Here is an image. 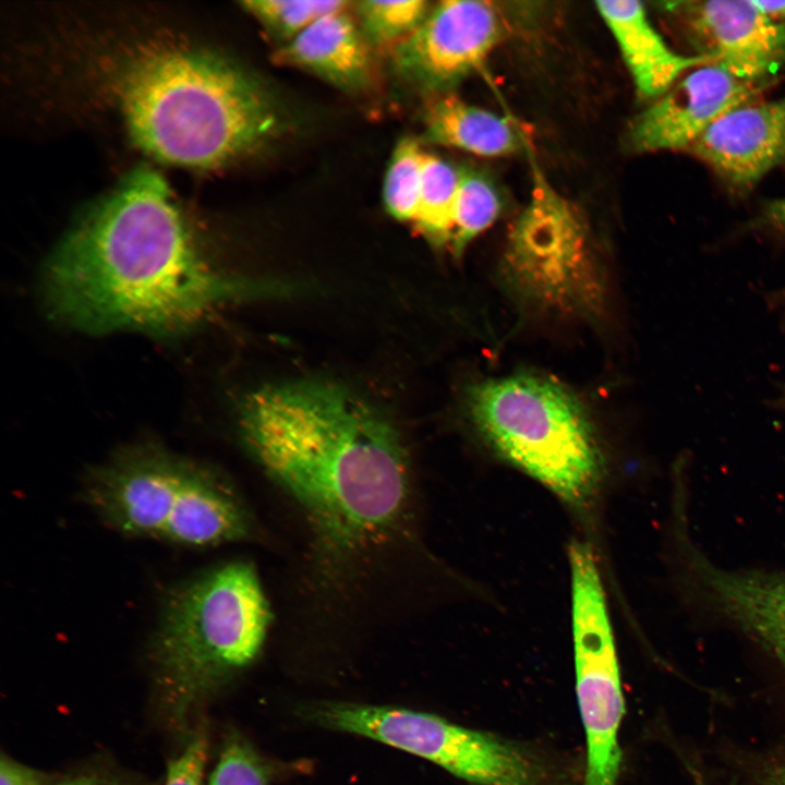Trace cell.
Listing matches in <instances>:
<instances>
[{"instance_id":"15","label":"cell","mask_w":785,"mask_h":785,"mask_svg":"<svg viewBox=\"0 0 785 785\" xmlns=\"http://www.w3.org/2000/svg\"><path fill=\"white\" fill-rule=\"evenodd\" d=\"M371 48L358 22L345 10L321 17L282 45L275 61L357 93L364 90L373 78Z\"/></svg>"},{"instance_id":"14","label":"cell","mask_w":785,"mask_h":785,"mask_svg":"<svg viewBox=\"0 0 785 785\" xmlns=\"http://www.w3.org/2000/svg\"><path fill=\"white\" fill-rule=\"evenodd\" d=\"M730 189L749 191L785 162V96L749 101L718 118L687 150Z\"/></svg>"},{"instance_id":"26","label":"cell","mask_w":785,"mask_h":785,"mask_svg":"<svg viewBox=\"0 0 785 785\" xmlns=\"http://www.w3.org/2000/svg\"><path fill=\"white\" fill-rule=\"evenodd\" d=\"M0 785H44V777L36 770L2 757Z\"/></svg>"},{"instance_id":"5","label":"cell","mask_w":785,"mask_h":785,"mask_svg":"<svg viewBox=\"0 0 785 785\" xmlns=\"http://www.w3.org/2000/svg\"><path fill=\"white\" fill-rule=\"evenodd\" d=\"M469 409L482 436L505 459L569 502L595 487L601 457L578 399L547 377L515 375L472 388Z\"/></svg>"},{"instance_id":"7","label":"cell","mask_w":785,"mask_h":785,"mask_svg":"<svg viewBox=\"0 0 785 785\" xmlns=\"http://www.w3.org/2000/svg\"><path fill=\"white\" fill-rule=\"evenodd\" d=\"M576 691L587 740L582 785H617L625 704L606 601L587 544L569 547Z\"/></svg>"},{"instance_id":"11","label":"cell","mask_w":785,"mask_h":785,"mask_svg":"<svg viewBox=\"0 0 785 785\" xmlns=\"http://www.w3.org/2000/svg\"><path fill=\"white\" fill-rule=\"evenodd\" d=\"M190 463L157 445L130 447L93 472L87 498L117 530L160 538Z\"/></svg>"},{"instance_id":"13","label":"cell","mask_w":785,"mask_h":785,"mask_svg":"<svg viewBox=\"0 0 785 785\" xmlns=\"http://www.w3.org/2000/svg\"><path fill=\"white\" fill-rule=\"evenodd\" d=\"M690 602L738 628L785 668V573L726 569L705 554L687 568Z\"/></svg>"},{"instance_id":"24","label":"cell","mask_w":785,"mask_h":785,"mask_svg":"<svg viewBox=\"0 0 785 785\" xmlns=\"http://www.w3.org/2000/svg\"><path fill=\"white\" fill-rule=\"evenodd\" d=\"M209 785H269V781L251 745L233 735L224 745Z\"/></svg>"},{"instance_id":"9","label":"cell","mask_w":785,"mask_h":785,"mask_svg":"<svg viewBox=\"0 0 785 785\" xmlns=\"http://www.w3.org/2000/svg\"><path fill=\"white\" fill-rule=\"evenodd\" d=\"M500 34V19L491 2L440 1L392 47L394 67L421 90H445L480 67Z\"/></svg>"},{"instance_id":"4","label":"cell","mask_w":785,"mask_h":785,"mask_svg":"<svg viewBox=\"0 0 785 785\" xmlns=\"http://www.w3.org/2000/svg\"><path fill=\"white\" fill-rule=\"evenodd\" d=\"M270 620L257 573L245 561L214 568L171 593L153 657L176 724L183 726L202 698L255 659Z\"/></svg>"},{"instance_id":"3","label":"cell","mask_w":785,"mask_h":785,"mask_svg":"<svg viewBox=\"0 0 785 785\" xmlns=\"http://www.w3.org/2000/svg\"><path fill=\"white\" fill-rule=\"evenodd\" d=\"M100 72L133 143L173 166L228 165L277 137L286 122L259 80L185 44L140 40L102 61Z\"/></svg>"},{"instance_id":"28","label":"cell","mask_w":785,"mask_h":785,"mask_svg":"<svg viewBox=\"0 0 785 785\" xmlns=\"http://www.w3.org/2000/svg\"><path fill=\"white\" fill-rule=\"evenodd\" d=\"M758 785H785V760L768 766L760 774Z\"/></svg>"},{"instance_id":"8","label":"cell","mask_w":785,"mask_h":785,"mask_svg":"<svg viewBox=\"0 0 785 785\" xmlns=\"http://www.w3.org/2000/svg\"><path fill=\"white\" fill-rule=\"evenodd\" d=\"M333 729L372 738L419 756L479 785H540L534 763L490 734L412 710L329 703L314 712Z\"/></svg>"},{"instance_id":"20","label":"cell","mask_w":785,"mask_h":785,"mask_svg":"<svg viewBox=\"0 0 785 785\" xmlns=\"http://www.w3.org/2000/svg\"><path fill=\"white\" fill-rule=\"evenodd\" d=\"M353 9L369 45L392 48L422 23L430 7L424 0H362L354 2Z\"/></svg>"},{"instance_id":"18","label":"cell","mask_w":785,"mask_h":785,"mask_svg":"<svg viewBox=\"0 0 785 785\" xmlns=\"http://www.w3.org/2000/svg\"><path fill=\"white\" fill-rule=\"evenodd\" d=\"M424 124L430 142L479 156H504L520 146L519 135L509 120L454 96L432 104Z\"/></svg>"},{"instance_id":"22","label":"cell","mask_w":785,"mask_h":785,"mask_svg":"<svg viewBox=\"0 0 785 785\" xmlns=\"http://www.w3.org/2000/svg\"><path fill=\"white\" fill-rule=\"evenodd\" d=\"M423 150L411 137L401 138L394 148L383 189L386 210L394 218L415 220L419 209Z\"/></svg>"},{"instance_id":"21","label":"cell","mask_w":785,"mask_h":785,"mask_svg":"<svg viewBox=\"0 0 785 785\" xmlns=\"http://www.w3.org/2000/svg\"><path fill=\"white\" fill-rule=\"evenodd\" d=\"M500 212V200L487 178L461 171L455 205L451 246L460 254L467 244L490 227Z\"/></svg>"},{"instance_id":"2","label":"cell","mask_w":785,"mask_h":785,"mask_svg":"<svg viewBox=\"0 0 785 785\" xmlns=\"http://www.w3.org/2000/svg\"><path fill=\"white\" fill-rule=\"evenodd\" d=\"M244 443L341 551L377 541L401 518L409 470L399 434L371 404L327 382L261 388L240 411Z\"/></svg>"},{"instance_id":"1","label":"cell","mask_w":785,"mask_h":785,"mask_svg":"<svg viewBox=\"0 0 785 785\" xmlns=\"http://www.w3.org/2000/svg\"><path fill=\"white\" fill-rule=\"evenodd\" d=\"M43 281L48 313L69 327L155 336L190 331L225 304L286 289L217 269L165 179L146 166L76 221L47 261Z\"/></svg>"},{"instance_id":"31","label":"cell","mask_w":785,"mask_h":785,"mask_svg":"<svg viewBox=\"0 0 785 785\" xmlns=\"http://www.w3.org/2000/svg\"><path fill=\"white\" fill-rule=\"evenodd\" d=\"M777 401H778V404H780L782 408H785V387H784V389H783V391H782V394H781V397L778 398Z\"/></svg>"},{"instance_id":"10","label":"cell","mask_w":785,"mask_h":785,"mask_svg":"<svg viewBox=\"0 0 785 785\" xmlns=\"http://www.w3.org/2000/svg\"><path fill=\"white\" fill-rule=\"evenodd\" d=\"M690 41L739 78L768 86L785 67V22L752 0H686L665 4Z\"/></svg>"},{"instance_id":"19","label":"cell","mask_w":785,"mask_h":785,"mask_svg":"<svg viewBox=\"0 0 785 785\" xmlns=\"http://www.w3.org/2000/svg\"><path fill=\"white\" fill-rule=\"evenodd\" d=\"M460 173L446 160L423 153L420 201L414 222L427 240L438 245L451 243Z\"/></svg>"},{"instance_id":"27","label":"cell","mask_w":785,"mask_h":785,"mask_svg":"<svg viewBox=\"0 0 785 785\" xmlns=\"http://www.w3.org/2000/svg\"><path fill=\"white\" fill-rule=\"evenodd\" d=\"M758 226L785 234V196L766 203L758 219Z\"/></svg>"},{"instance_id":"25","label":"cell","mask_w":785,"mask_h":785,"mask_svg":"<svg viewBox=\"0 0 785 785\" xmlns=\"http://www.w3.org/2000/svg\"><path fill=\"white\" fill-rule=\"evenodd\" d=\"M206 738L197 733L184 750L170 761L165 785H204Z\"/></svg>"},{"instance_id":"12","label":"cell","mask_w":785,"mask_h":785,"mask_svg":"<svg viewBox=\"0 0 785 785\" xmlns=\"http://www.w3.org/2000/svg\"><path fill=\"white\" fill-rule=\"evenodd\" d=\"M765 87L739 78L715 63L695 68L637 117L630 143L643 153L687 152L718 118L756 100Z\"/></svg>"},{"instance_id":"17","label":"cell","mask_w":785,"mask_h":785,"mask_svg":"<svg viewBox=\"0 0 785 785\" xmlns=\"http://www.w3.org/2000/svg\"><path fill=\"white\" fill-rule=\"evenodd\" d=\"M596 9L619 47L638 94L644 98H660L685 73L712 63L702 55L674 51L639 1H599Z\"/></svg>"},{"instance_id":"16","label":"cell","mask_w":785,"mask_h":785,"mask_svg":"<svg viewBox=\"0 0 785 785\" xmlns=\"http://www.w3.org/2000/svg\"><path fill=\"white\" fill-rule=\"evenodd\" d=\"M250 532V516L235 491L217 472L191 461L160 538L206 546Z\"/></svg>"},{"instance_id":"30","label":"cell","mask_w":785,"mask_h":785,"mask_svg":"<svg viewBox=\"0 0 785 785\" xmlns=\"http://www.w3.org/2000/svg\"><path fill=\"white\" fill-rule=\"evenodd\" d=\"M57 785H113L107 781H104L94 776H78L63 781Z\"/></svg>"},{"instance_id":"6","label":"cell","mask_w":785,"mask_h":785,"mask_svg":"<svg viewBox=\"0 0 785 785\" xmlns=\"http://www.w3.org/2000/svg\"><path fill=\"white\" fill-rule=\"evenodd\" d=\"M533 164L531 197L515 222L506 266L532 300L568 312H590L602 299V280L587 228L573 206Z\"/></svg>"},{"instance_id":"29","label":"cell","mask_w":785,"mask_h":785,"mask_svg":"<svg viewBox=\"0 0 785 785\" xmlns=\"http://www.w3.org/2000/svg\"><path fill=\"white\" fill-rule=\"evenodd\" d=\"M753 3L772 17L785 22V1L752 0Z\"/></svg>"},{"instance_id":"32","label":"cell","mask_w":785,"mask_h":785,"mask_svg":"<svg viewBox=\"0 0 785 785\" xmlns=\"http://www.w3.org/2000/svg\"><path fill=\"white\" fill-rule=\"evenodd\" d=\"M697 784H698V785H703V784H701V783H697Z\"/></svg>"},{"instance_id":"23","label":"cell","mask_w":785,"mask_h":785,"mask_svg":"<svg viewBox=\"0 0 785 785\" xmlns=\"http://www.w3.org/2000/svg\"><path fill=\"white\" fill-rule=\"evenodd\" d=\"M242 5L285 45L321 17L348 10L350 3L343 0H253L244 1Z\"/></svg>"}]
</instances>
